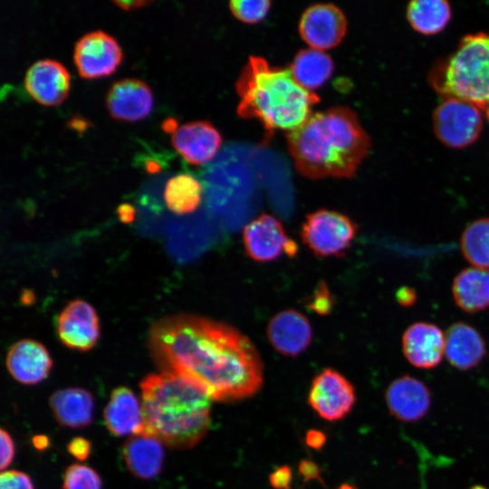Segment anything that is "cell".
Returning a JSON list of instances; mask_svg holds the SVG:
<instances>
[{
	"label": "cell",
	"mask_w": 489,
	"mask_h": 489,
	"mask_svg": "<svg viewBox=\"0 0 489 489\" xmlns=\"http://www.w3.org/2000/svg\"><path fill=\"white\" fill-rule=\"evenodd\" d=\"M145 430L172 448L196 446L210 425L211 398L186 379L168 371L140 382Z\"/></svg>",
	"instance_id": "obj_3"
},
{
	"label": "cell",
	"mask_w": 489,
	"mask_h": 489,
	"mask_svg": "<svg viewBox=\"0 0 489 489\" xmlns=\"http://www.w3.org/2000/svg\"><path fill=\"white\" fill-rule=\"evenodd\" d=\"M356 401L352 384L340 372L325 369L312 380L308 403L327 421L342 419L352 409Z\"/></svg>",
	"instance_id": "obj_9"
},
{
	"label": "cell",
	"mask_w": 489,
	"mask_h": 489,
	"mask_svg": "<svg viewBox=\"0 0 489 489\" xmlns=\"http://www.w3.org/2000/svg\"><path fill=\"white\" fill-rule=\"evenodd\" d=\"M1 470L4 471L13 461L14 457V445L8 432L1 428Z\"/></svg>",
	"instance_id": "obj_34"
},
{
	"label": "cell",
	"mask_w": 489,
	"mask_h": 489,
	"mask_svg": "<svg viewBox=\"0 0 489 489\" xmlns=\"http://www.w3.org/2000/svg\"><path fill=\"white\" fill-rule=\"evenodd\" d=\"M484 111H485L486 120L489 123V104L485 107Z\"/></svg>",
	"instance_id": "obj_45"
},
{
	"label": "cell",
	"mask_w": 489,
	"mask_h": 489,
	"mask_svg": "<svg viewBox=\"0 0 489 489\" xmlns=\"http://www.w3.org/2000/svg\"><path fill=\"white\" fill-rule=\"evenodd\" d=\"M333 69L330 55L321 50L309 48L297 53L289 70L300 85L312 91L330 79Z\"/></svg>",
	"instance_id": "obj_25"
},
{
	"label": "cell",
	"mask_w": 489,
	"mask_h": 489,
	"mask_svg": "<svg viewBox=\"0 0 489 489\" xmlns=\"http://www.w3.org/2000/svg\"><path fill=\"white\" fill-rule=\"evenodd\" d=\"M271 6L268 0H234L229 3V8L238 20L254 24L263 20Z\"/></svg>",
	"instance_id": "obj_30"
},
{
	"label": "cell",
	"mask_w": 489,
	"mask_h": 489,
	"mask_svg": "<svg viewBox=\"0 0 489 489\" xmlns=\"http://www.w3.org/2000/svg\"><path fill=\"white\" fill-rule=\"evenodd\" d=\"M53 361L46 348L33 340H21L8 350L6 367L12 377L25 385L43 380L52 369Z\"/></svg>",
	"instance_id": "obj_19"
},
{
	"label": "cell",
	"mask_w": 489,
	"mask_h": 489,
	"mask_svg": "<svg viewBox=\"0 0 489 489\" xmlns=\"http://www.w3.org/2000/svg\"><path fill=\"white\" fill-rule=\"evenodd\" d=\"M98 474L91 467L74 464L70 465L63 477V489H101Z\"/></svg>",
	"instance_id": "obj_29"
},
{
	"label": "cell",
	"mask_w": 489,
	"mask_h": 489,
	"mask_svg": "<svg viewBox=\"0 0 489 489\" xmlns=\"http://www.w3.org/2000/svg\"><path fill=\"white\" fill-rule=\"evenodd\" d=\"M0 489H34L30 477L19 471H2Z\"/></svg>",
	"instance_id": "obj_32"
},
{
	"label": "cell",
	"mask_w": 489,
	"mask_h": 489,
	"mask_svg": "<svg viewBox=\"0 0 489 489\" xmlns=\"http://www.w3.org/2000/svg\"><path fill=\"white\" fill-rule=\"evenodd\" d=\"M33 443L34 446L38 449H44L49 442L48 439L44 436H36L33 439Z\"/></svg>",
	"instance_id": "obj_42"
},
{
	"label": "cell",
	"mask_w": 489,
	"mask_h": 489,
	"mask_svg": "<svg viewBox=\"0 0 489 489\" xmlns=\"http://www.w3.org/2000/svg\"><path fill=\"white\" fill-rule=\"evenodd\" d=\"M117 214L122 223L129 224L135 217V209L131 205L123 203L118 206Z\"/></svg>",
	"instance_id": "obj_39"
},
{
	"label": "cell",
	"mask_w": 489,
	"mask_h": 489,
	"mask_svg": "<svg viewBox=\"0 0 489 489\" xmlns=\"http://www.w3.org/2000/svg\"><path fill=\"white\" fill-rule=\"evenodd\" d=\"M292 481V474L288 465L279 466L269 475V482L274 489H291Z\"/></svg>",
	"instance_id": "obj_33"
},
{
	"label": "cell",
	"mask_w": 489,
	"mask_h": 489,
	"mask_svg": "<svg viewBox=\"0 0 489 489\" xmlns=\"http://www.w3.org/2000/svg\"><path fill=\"white\" fill-rule=\"evenodd\" d=\"M298 470L302 478L308 482L312 480H321L319 466L311 460L303 459L299 463Z\"/></svg>",
	"instance_id": "obj_36"
},
{
	"label": "cell",
	"mask_w": 489,
	"mask_h": 489,
	"mask_svg": "<svg viewBox=\"0 0 489 489\" xmlns=\"http://www.w3.org/2000/svg\"><path fill=\"white\" fill-rule=\"evenodd\" d=\"M162 128L165 131L174 132L177 129L176 120L172 118L165 120L162 123Z\"/></svg>",
	"instance_id": "obj_41"
},
{
	"label": "cell",
	"mask_w": 489,
	"mask_h": 489,
	"mask_svg": "<svg viewBox=\"0 0 489 489\" xmlns=\"http://www.w3.org/2000/svg\"><path fill=\"white\" fill-rule=\"evenodd\" d=\"M70 75L59 62L43 59L33 63L26 71L24 86L29 94L43 105L60 104L67 96Z\"/></svg>",
	"instance_id": "obj_14"
},
{
	"label": "cell",
	"mask_w": 489,
	"mask_h": 489,
	"mask_svg": "<svg viewBox=\"0 0 489 489\" xmlns=\"http://www.w3.org/2000/svg\"><path fill=\"white\" fill-rule=\"evenodd\" d=\"M396 299L401 306L410 307L415 304L417 299V292L410 287L399 288L396 293Z\"/></svg>",
	"instance_id": "obj_37"
},
{
	"label": "cell",
	"mask_w": 489,
	"mask_h": 489,
	"mask_svg": "<svg viewBox=\"0 0 489 489\" xmlns=\"http://www.w3.org/2000/svg\"><path fill=\"white\" fill-rule=\"evenodd\" d=\"M113 3L118 5L119 7L124 9V10H132L134 8H139L147 4H149V1H113Z\"/></svg>",
	"instance_id": "obj_40"
},
{
	"label": "cell",
	"mask_w": 489,
	"mask_h": 489,
	"mask_svg": "<svg viewBox=\"0 0 489 489\" xmlns=\"http://www.w3.org/2000/svg\"><path fill=\"white\" fill-rule=\"evenodd\" d=\"M338 489H358L356 486L354 485H351L350 484H342L341 485L339 486Z\"/></svg>",
	"instance_id": "obj_44"
},
{
	"label": "cell",
	"mask_w": 489,
	"mask_h": 489,
	"mask_svg": "<svg viewBox=\"0 0 489 489\" xmlns=\"http://www.w3.org/2000/svg\"><path fill=\"white\" fill-rule=\"evenodd\" d=\"M305 442L309 447L319 450L324 446L326 436L320 430L311 429L306 433Z\"/></svg>",
	"instance_id": "obj_38"
},
{
	"label": "cell",
	"mask_w": 489,
	"mask_h": 489,
	"mask_svg": "<svg viewBox=\"0 0 489 489\" xmlns=\"http://www.w3.org/2000/svg\"><path fill=\"white\" fill-rule=\"evenodd\" d=\"M171 143L188 163L202 165L217 153L222 137L210 122L197 120L178 127L172 134Z\"/></svg>",
	"instance_id": "obj_16"
},
{
	"label": "cell",
	"mask_w": 489,
	"mask_h": 489,
	"mask_svg": "<svg viewBox=\"0 0 489 489\" xmlns=\"http://www.w3.org/2000/svg\"><path fill=\"white\" fill-rule=\"evenodd\" d=\"M480 107L455 98H445L432 116L436 139L451 149H464L475 143L483 129Z\"/></svg>",
	"instance_id": "obj_7"
},
{
	"label": "cell",
	"mask_w": 489,
	"mask_h": 489,
	"mask_svg": "<svg viewBox=\"0 0 489 489\" xmlns=\"http://www.w3.org/2000/svg\"><path fill=\"white\" fill-rule=\"evenodd\" d=\"M73 59L80 76L93 79L111 74L120 63L122 53L112 36L97 30L76 42Z\"/></svg>",
	"instance_id": "obj_10"
},
{
	"label": "cell",
	"mask_w": 489,
	"mask_h": 489,
	"mask_svg": "<svg viewBox=\"0 0 489 489\" xmlns=\"http://www.w3.org/2000/svg\"><path fill=\"white\" fill-rule=\"evenodd\" d=\"M50 406L57 421L63 427L82 428L91 422L94 400L92 395L81 388L55 391Z\"/></svg>",
	"instance_id": "obj_24"
},
{
	"label": "cell",
	"mask_w": 489,
	"mask_h": 489,
	"mask_svg": "<svg viewBox=\"0 0 489 489\" xmlns=\"http://www.w3.org/2000/svg\"><path fill=\"white\" fill-rule=\"evenodd\" d=\"M104 421L109 431L118 436L145 430L141 403L133 391L126 387L112 391L104 409Z\"/></svg>",
	"instance_id": "obj_22"
},
{
	"label": "cell",
	"mask_w": 489,
	"mask_h": 489,
	"mask_svg": "<svg viewBox=\"0 0 489 489\" xmlns=\"http://www.w3.org/2000/svg\"><path fill=\"white\" fill-rule=\"evenodd\" d=\"M357 225L347 216L333 210L319 209L307 215L302 225L304 244L317 256H340L350 246Z\"/></svg>",
	"instance_id": "obj_6"
},
{
	"label": "cell",
	"mask_w": 489,
	"mask_h": 489,
	"mask_svg": "<svg viewBox=\"0 0 489 489\" xmlns=\"http://www.w3.org/2000/svg\"><path fill=\"white\" fill-rule=\"evenodd\" d=\"M451 16V6L446 0H413L406 11L411 28L423 35H434L443 31Z\"/></svg>",
	"instance_id": "obj_26"
},
{
	"label": "cell",
	"mask_w": 489,
	"mask_h": 489,
	"mask_svg": "<svg viewBox=\"0 0 489 489\" xmlns=\"http://www.w3.org/2000/svg\"><path fill=\"white\" fill-rule=\"evenodd\" d=\"M60 340L80 351L92 349L100 338V323L94 308L82 300L70 302L57 319Z\"/></svg>",
	"instance_id": "obj_12"
},
{
	"label": "cell",
	"mask_w": 489,
	"mask_h": 489,
	"mask_svg": "<svg viewBox=\"0 0 489 489\" xmlns=\"http://www.w3.org/2000/svg\"><path fill=\"white\" fill-rule=\"evenodd\" d=\"M287 142L296 169L310 179L352 177L371 146L356 112L346 106L312 113L288 132Z\"/></svg>",
	"instance_id": "obj_2"
},
{
	"label": "cell",
	"mask_w": 489,
	"mask_h": 489,
	"mask_svg": "<svg viewBox=\"0 0 489 489\" xmlns=\"http://www.w3.org/2000/svg\"><path fill=\"white\" fill-rule=\"evenodd\" d=\"M203 187L192 175L181 173L170 177L164 189L165 202L172 212L185 215L200 205Z\"/></svg>",
	"instance_id": "obj_27"
},
{
	"label": "cell",
	"mask_w": 489,
	"mask_h": 489,
	"mask_svg": "<svg viewBox=\"0 0 489 489\" xmlns=\"http://www.w3.org/2000/svg\"><path fill=\"white\" fill-rule=\"evenodd\" d=\"M347 32L344 13L332 4H316L309 6L299 23V33L311 48L331 49L337 46Z\"/></svg>",
	"instance_id": "obj_11"
},
{
	"label": "cell",
	"mask_w": 489,
	"mask_h": 489,
	"mask_svg": "<svg viewBox=\"0 0 489 489\" xmlns=\"http://www.w3.org/2000/svg\"><path fill=\"white\" fill-rule=\"evenodd\" d=\"M486 354L484 340L479 331L465 322H455L445 332V356L460 370L477 366Z\"/></svg>",
	"instance_id": "obj_20"
},
{
	"label": "cell",
	"mask_w": 489,
	"mask_h": 489,
	"mask_svg": "<svg viewBox=\"0 0 489 489\" xmlns=\"http://www.w3.org/2000/svg\"><path fill=\"white\" fill-rule=\"evenodd\" d=\"M153 96L149 87L139 79L114 82L106 95V106L116 120L136 121L151 110Z\"/></svg>",
	"instance_id": "obj_17"
},
{
	"label": "cell",
	"mask_w": 489,
	"mask_h": 489,
	"mask_svg": "<svg viewBox=\"0 0 489 489\" xmlns=\"http://www.w3.org/2000/svg\"><path fill=\"white\" fill-rule=\"evenodd\" d=\"M460 248L472 266L489 269V217L475 219L465 227Z\"/></svg>",
	"instance_id": "obj_28"
},
{
	"label": "cell",
	"mask_w": 489,
	"mask_h": 489,
	"mask_svg": "<svg viewBox=\"0 0 489 489\" xmlns=\"http://www.w3.org/2000/svg\"><path fill=\"white\" fill-rule=\"evenodd\" d=\"M240 98L237 113L258 120L268 133L299 128L312 115L320 97L303 88L290 70L272 67L259 56H251L235 83Z\"/></svg>",
	"instance_id": "obj_4"
},
{
	"label": "cell",
	"mask_w": 489,
	"mask_h": 489,
	"mask_svg": "<svg viewBox=\"0 0 489 489\" xmlns=\"http://www.w3.org/2000/svg\"><path fill=\"white\" fill-rule=\"evenodd\" d=\"M69 453L79 460H85L91 452V443L82 438H73L67 446Z\"/></svg>",
	"instance_id": "obj_35"
},
{
	"label": "cell",
	"mask_w": 489,
	"mask_h": 489,
	"mask_svg": "<svg viewBox=\"0 0 489 489\" xmlns=\"http://www.w3.org/2000/svg\"><path fill=\"white\" fill-rule=\"evenodd\" d=\"M243 242L246 254L256 262H270L286 254L297 253V244L291 239L281 221L263 214L250 221L243 230Z\"/></svg>",
	"instance_id": "obj_8"
},
{
	"label": "cell",
	"mask_w": 489,
	"mask_h": 489,
	"mask_svg": "<svg viewBox=\"0 0 489 489\" xmlns=\"http://www.w3.org/2000/svg\"><path fill=\"white\" fill-rule=\"evenodd\" d=\"M401 346L411 365L424 369H433L445 356V333L434 323L415 322L404 331Z\"/></svg>",
	"instance_id": "obj_13"
},
{
	"label": "cell",
	"mask_w": 489,
	"mask_h": 489,
	"mask_svg": "<svg viewBox=\"0 0 489 489\" xmlns=\"http://www.w3.org/2000/svg\"><path fill=\"white\" fill-rule=\"evenodd\" d=\"M385 398L390 413L405 422L419 420L427 413L431 405L428 388L408 375L394 379L386 389Z\"/></svg>",
	"instance_id": "obj_18"
},
{
	"label": "cell",
	"mask_w": 489,
	"mask_h": 489,
	"mask_svg": "<svg viewBox=\"0 0 489 489\" xmlns=\"http://www.w3.org/2000/svg\"><path fill=\"white\" fill-rule=\"evenodd\" d=\"M267 336L280 354L296 357L310 346L312 329L302 313L289 309L278 312L270 320Z\"/></svg>",
	"instance_id": "obj_15"
},
{
	"label": "cell",
	"mask_w": 489,
	"mask_h": 489,
	"mask_svg": "<svg viewBox=\"0 0 489 489\" xmlns=\"http://www.w3.org/2000/svg\"><path fill=\"white\" fill-rule=\"evenodd\" d=\"M146 169L149 173H155L160 169V165L156 160H149L146 164Z\"/></svg>",
	"instance_id": "obj_43"
},
{
	"label": "cell",
	"mask_w": 489,
	"mask_h": 489,
	"mask_svg": "<svg viewBox=\"0 0 489 489\" xmlns=\"http://www.w3.org/2000/svg\"><path fill=\"white\" fill-rule=\"evenodd\" d=\"M443 99L455 98L484 110L489 104V32L468 34L427 75Z\"/></svg>",
	"instance_id": "obj_5"
},
{
	"label": "cell",
	"mask_w": 489,
	"mask_h": 489,
	"mask_svg": "<svg viewBox=\"0 0 489 489\" xmlns=\"http://www.w3.org/2000/svg\"><path fill=\"white\" fill-rule=\"evenodd\" d=\"M149 348L163 371L186 379L214 400L250 397L263 383L254 345L222 322L191 314L161 319L151 327Z\"/></svg>",
	"instance_id": "obj_1"
},
{
	"label": "cell",
	"mask_w": 489,
	"mask_h": 489,
	"mask_svg": "<svg viewBox=\"0 0 489 489\" xmlns=\"http://www.w3.org/2000/svg\"><path fill=\"white\" fill-rule=\"evenodd\" d=\"M470 489H486V488L482 486V485H475V486L471 487Z\"/></svg>",
	"instance_id": "obj_46"
},
{
	"label": "cell",
	"mask_w": 489,
	"mask_h": 489,
	"mask_svg": "<svg viewBox=\"0 0 489 489\" xmlns=\"http://www.w3.org/2000/svg\"><path fill=\"white\" fill-rule=\"evenodd\" d=\"M452 295L464 312L475 313L489 307V269L469 267L453 280Z\"/></svg>",
	"instance_id": "obj_23"
},
{
	"label": "cell",
	"mask_w": 489,
	"mask_h": 489,
	"mask_svg": "<svg viewBox=\"0 0 489 489\" xmlns=\"http://www.w3.org/2000/svg\"><path fill=\"white\" fill-rule=\"evenodd\" d=\"M122 457L133 475L152 479L158 475L163 464L161 441L146 430L131 435L122 446Z\"/></svg>",
	"instance_id": "obj_21"
},
{
	"label": "cell",
	"mask_w": 489,
	"mask_h": 489,
	"mask_svg": "<svg viewBox=\"0 0 489 489\" xmlns=\"http://www.w3.org/2000/svg\"><path fill=\"white\" fill-rule=\"evenodd\" d=\"M307 305L312 312L321 315H326L331 311L333 297L325 283L318 284Z\"/></svg>",
	"instance_id": "obj_31"
}]
</instances>
